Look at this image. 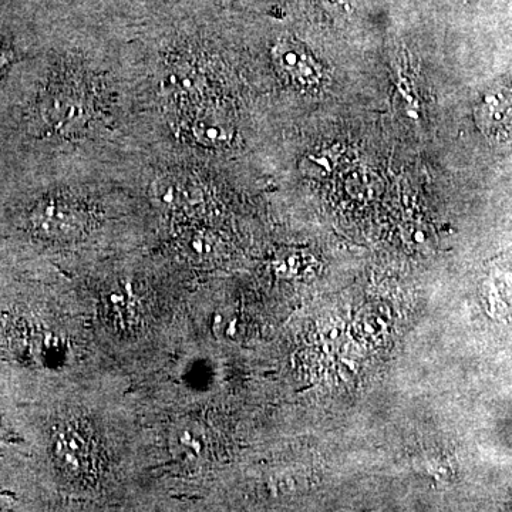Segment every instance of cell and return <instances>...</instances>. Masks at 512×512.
<instances>
[{"mask_svg":"<svg viewBox=\"0 0 512 512\" xmlns=\"http://www.w3.org/2000/svg\"><path fill=\"white\" fill-rule=\"evenodd\" d=\"M30 220L36 232L57 241L79 237L87 225L86 214L82 208L62 197H50L40 201Z\"/></svg>","mask_w":512,"mask_h":512,"instance_id":"1","label":"cell"},{"mask_svg":"<svg viewBox=\"0 0 512 512\" xmlns=\"http://www.w3.org/2000/svg\"><path fill=\"white\" fill-rule=\"evenodd\" d=\"M276 67L289 82L301 87H315L322 82V64L308 47L295 40L284 39L272 50Z\"/></svg>","mask_w":512,"mask_h":512,"instance_id":"2","label":"cell"},{"mask_svg":"<svg viewBox=\"0 0 512 512\" xmlns=\"http://www.w3.org/2000/svg\"><path fill=\"white\" fill-rule=\"evenodd\" d=\"M234 127L225 117L204 113L192 121L191 134L204 147H224L234 138Z\"/></svg>","mask_w":512,"mask_h":512,"instance_id":"5","label":"cell"},{"mask_svg":"<svg viewBox=\"0 0 512 512\" xmlns=\"http://www.w3.org/2000/svg\"><path fill=\"white\" fill-rule=\"evenodd\" d=\"M55 454L64 471L74 477H82L92 468V441L89 434L80 427H67L57 436Z\"/></svg>","mask_w":512,"mask_h":512,"instance_id":"3","label":"cell"},{"mask_svg":"<svg viewBox=\"0 0 512 512\" xmlns=\"http://www.w3.org/2000/svg\"><path fill=\"white\" fill-rule=\"evenodd\" d=\"M197 185L185 175L167 174L153 184V197L160 207L167 210H184L194 207L198 202Z\"/></svg>","mask_w":512,"mask_h":512,"instance_id":"4","label":"cell"}]
</instances>
